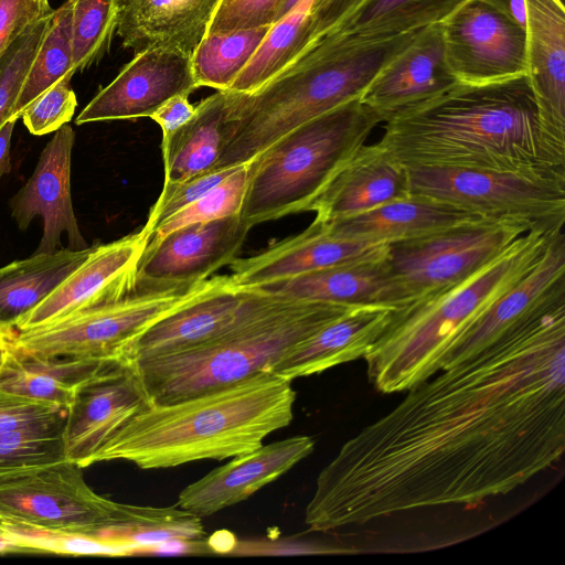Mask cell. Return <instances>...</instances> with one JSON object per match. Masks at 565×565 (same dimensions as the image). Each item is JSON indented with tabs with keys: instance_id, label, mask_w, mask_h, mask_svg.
<instances>
[{
	"instance_id": "e0dca14e",
	"label": "cell",
	"mask_w": 565,
	"mask_h": 565,
	"mask_svg": "<svg viewBox=\"0 0 565 565\" xmlns=\"http://www.w3.org/2000/svg\"><path fill=\"white\" fill-rule=\"evenodd\" d=\"M74 130L67 124L55 131L42 150L38 164L25 184L9 202L18 227L25 230L33 218L43 221L42 238L34 254L57 250L62 233L68 248L86 249L87 245L74 214L71 194V159Z\"/></svg>"
},
{
	"instance_id": "5b68a950",
	"label": "cell",
	"mask_w": 565,
	"mask_h": 565,
	"mask_svg": "<svg viewBox=\"0 0 565 565\" xmlns=\"http://www.w3.org/2000/svg\"><path fill=\"white\" fill-rule=\"evenodd\" d=\"M554 234L530 231L465 280L394 311L364 355L369 381L392 394L433 377L459 333L539 264Z\"/></svg>"
},
{
	"instance_id": "9c48e42d",
	"label": "cell",
	"mask_w": 565,
	"mask_h": 565,
	"mask_svg": "<svg viewBox=\"0 0 565 565\" xmlns=\"http://www.w3.org/2000/svg\"><path fill=\"white\" fill-rule=\"evenodd\" d=\"M530 228L512 220L476 217L388 243L386 260L406 306L456 285L508 249Z\"/></svg>"
},
{
	"instance_id": "7c38bea8",
	"label": "cell",
	"mask_w": 565,
	"mask_h": 565,
	"mask_svg": "<svg viewBox=\"0 0 565 565\" xmlns=\"http://www.w3.org/2000/svg\"><path fill=\"white\" fill-rule=\"evenodd\" d=\"M440 25L448 65L460 83L526 75L525 29L491 6L466 0Z\"/></svg>"
},
{
	"instance_id": "ffe728a7",
	"label": "cell",
	"mask_w": 565,
	"mask_h": 565,
	"mask_svg": "<svg viewBox=\"0 0 565 565\" xmlns=\"http://www.w3.org/2000/svg\"><path fill=\"white\" fill-rule=\"evenodd\" d=\"M388 243L344 238L334 235L320 221L301 233L277 242L260 253L236 258L231 280L239 287L255 288L309 271L383 255Z\"/></svg>"
},
{
	"instance_id": "c3c4849f",
	"label": "cell",
	"mask_w": 565,
	"mask_h": 565,
	"mask_svg": "<svg viewBox=\"0 0 565 565\" xmlns=\"http://www.w3.org/2000/svg\"><path fill=\"white\" fill-rule=\"evenodd\" d=\"M525 29V0H481Z\"/></svg>"
},
{
	"instance_id": "ab89813d",
	"label": "cell",
	"mask_w": 565,
	"mask_h": 565,
	"mask_svg": "<svg viewBox=\"0 0 565 565\" xmlns=\"http://www.w3.org/2000/svg\"><path fill=\"white\" fill-rule=\"evenodd\" d=\"M65 459L62 434L0 436V480Z\"/></svg>"
},
{
	"instance_id": "5bb4252c",
	"label": "cell",
	"mask_w": 565,
	"mask_h": 565,
	"mask_svg": "<svg viewBox=\"0 0 565 565\" xmlns=\"http://www.w3.org/2000/svg\"><path fill=\"white\" fill-rule=\"evenodd\" d=\"M248 226L239 214L180 227L147 244L136 268L139 289L191 285L231 264Z\"/></svg>"
},
{
	"instance_id": "f1b7e54d",
	"label": "cell",
	"mask_w": 565,
	"mask_h": 565,
	"mask_svg": "<svg viewBox=\"0 0 565 565\" xmlns=\"http://www.w3.org/2000/svg\"><path fill=\"white\" fill-rule=\"evenodd\" d=\"M92 536L128 554L168 544H186L196 552L210 547L201 518L175 504L159 508L117 502L111 521Z\"/></svg>"
},
{
	"instance_id": "603a6c76",
	"label": "cell",
	"mask_w": 565,
	"mask_h": 565,
	"mask_svg": "<svg viewBox=\"0 0 565 565\" xmlns=\"http://www.w3.org/2000/svg\"><path fill=\"white\" fill-rule=\"evenodd\" d=\"M408 195V168L377 143H364L340 164L309 211L316 213V221L330 222Z\"/></svg>"
},
{
	"instance_id": "4316f807",
	"label": "cell",
	"mask_w": 565,
	"mask_h": 565,
	"mask_svg": "<svg viewBox=\"0 0 565 565\" xmlns=\"http://www.w3.org/2000/svg\"><path fill=\"white\" fill-rule=\"evenodd\" d=\"M526 75L545 120L565 132V4L525 0Z\"/></svg>"
},
{
	"instance_id": "44dd1931",
	"label": "cell",
	"mask_w": 565,
	"mask_h": 565,
	"mask_svg": "<svg viewBox=\"0 0 565 565\" xmlns=\"http://www.w3.org/2000/svg\"><path fill=\"white\" fill-rule=\"evenodd\" d=\"M563 292L565 234L561 231L553 235L539 264L459 333L443 360L441 370L477 354Z\"/></svg>"
},
{
	"instance_id": "7dc6e473",
	"label": "cell",
	"mask_w": 565,
	"mask_h": 565,
	"mask_svg": "<svg viewBox=\"0 0 565 565\" xmlns=\"http://www.w3.org/2000/svg\"><path fill=\"white\" fill-rule=\"evenodd\" d=\"M189 95L180 94L166 102L150 118L161 128V142L168 140L179 128L186 124L195 111Z\"/></svg>"
},
{
	"instance_id": "ac0fdd59",
	"label": "cell",
	"mask_w": 565,
	"mask_h": 565,
	"mask_svg": "<svg viewBox=\"0 0 565 565\" xmlns=\"http://www.w3.org/2000/svg\"><path fill=\"white\" fill-rule=\"evenodd\" d=\"M310 436H292L233 457L186 486L175 505L200 518L237 504L312 454Z\"/></svg>"
},
{
	"instance_id": "bcb514c9",
	"label": "cell",
	"mask_w": 565,
	"mask_h": 565,
	"mask_svg": "<svg viewBox=\"0 0 565 565\" xmlns=\"http://www.w3.org/2000/svg\"><path fill=\"white\" fill-rule=\"evenodd\" d=\"M366 1L367 0H310L306 17L309 36L307 50L330 33Z\"/></svg>"
},
{
	"instance_id": "d6a6232c",
	"label": "cell",
	"mask_w": 565,
	"mask_h": 565,
	"mask_svg": "<svg viewBox=\"0 0 565 565\" xmlns=\"http://www.w3.org/2000/svg\"><path fill=\"white\" fill-rule=\"evenodd\" d=\"M310 0H301L271 24L257 51L234 79L228 92L249 94L285 70L308 47L307 11Z\"/></svg>"
},
{
	"instance_id": "52a82bcc",
	"label": "cell",
	"mask_w": 565,
	"mask_h": 565,
	"mask_svg": "<svg viewBox=\"0 0 565 565\" xmlns=\"http://www.w3.org/2000/svg\"><path fill=\"white\" fill-rule=\"evenodd\" d=\"M380 122L382 117L356 98L285 135L248 163L242 218L253 227L308 212L340 164Z\"/></svg>"
},
{
	"instance_id": "60d3db41",
	"label": "cell",
	"mask_w": 565,
	"mask_h": 565,
	"mask_svg": "<svg viewBox=\"0 0 565 565\" xmlns=\"http://www.w3.org/2000/svg\"><path fill=\"white\" fill-rule=\"evenodd\" d=\"M66 409L0 390V436L17 433L62 434Z\"/></svg>"
},
{
	"instance_id": "d6986e66",
	"label": "cell",
	"mask_w": 565,
	"mask_h": 565,
	"mask_svg": "<svg viewBox=\"0 0 565 565\" xmlns=\"http://www.w3.org/2000/svg\"><path fill=\"white\" fill-rule=\"evenodd\" d=\"M256 295L254 288L236 286L230 275L212 277L203 292L143 331L126 361L180 352L214 339L241 318Z\"/></svg>"
},
{
	"instance_id": "d4e9b609",
	"label": "cell",
	"mask_w": 565,
	"mask_h": 565,
	"mask_svg": "<svg viewBox=\"0 0 565 565\" xmlns=\"http://www.w3.org/2000/svg\"><path fill=\"white\" fill-rule=\"evenodd\" d=\"M221 0H118L116 33L136 54L170 47L192 55Z\"/></svg>"
},
{
	"instance_id": "9a60e30c",
	"label": "cell",
	"mask_w": 565,
	"mask_h": 565,
	"mask_svg": "<svg viewBox=\"0 0 565 565\" xmlns=\"http://www.w3.org/2000/svg\"><path fill=\"white\" fill-rule=\"evenodd\" d=\"M196 88L190 55L170 47H148L86 105L75 122L151 117L170 98L190 95Z\"/></svg>"
},
{
	"instance_id": "f907efd6",
	"label": "cell",
	"mask_w": 565,
	"mask_h": 565,
	"mask_svg": "<svg viewBox=\"0 0 565 565\" xmlns=\"http://www.w3.org/2000/svg\"><path fill=\"white\" fill-rule=\"evenodd\" d=\"M2 554H26L25 551L15 542L10 532L4 526V521L0 518V555Z\"/></svg>"
},
{
	"instance_id": "7a4b0ae2",
	"label": "cell",
	"mask_w": 565,
	"mask_h": 565,
	"mask_svg": "<svg viewBox=\"0 0 565 565\" xmlns=\"http://www.w3.org/2000/svg\"><path fill=\"white\" fill-rule=\"evenodd\" d=\"M376 143L407 168H463L565 181V132L543 117L527 75L459 83L392 116Z\"/></svg>"
},
{
	"instance_id": "6da1fadb",
	"label": "cell",
	"mask_w": 565,
	"mask_h": 565,
	"mask_svg": "<svg viewBox=\"0 0 565 565\" xmlns=\"http://www.w3.org/2000/svg\"><path fill=\"white\" fill-rule=\"evenodd\" d=\"M565 450V294L490 345L409 390L345 441L305 509L328 532L395 513L477 505Z\"/></svg>"
},
{
	"instance_id": "ee69618b",
	"label": "cell",
	"mask_w": 565,
	"mask_h": 565,
	"mask_svg": "<svg viewBox=\"0 0 565 565\" xmlns=\"http://www.w3.org/2000/svg\"><path fill=\"white\" fill-rule=\"evenodd\" d=\"M282 0H221L206 34L271 25Z\"/></svg>"
},
{
	"instance_id": "8fae6325",
	"label": "cell",
	"mask_w": 565,
	"mask_h": 565,
	"mask_svg": "<svg viewBox=\"0 0 565 565\" xmlns=\"http://www.w3.org/2000/svg\"><path fill=\"white\" fill-rule=\"evenodd\" d=\"M116 505L67 459L0 480V518L13 523L92 535L111 521Z\"/></svg>"
},
{
	"instance_id": "d590c367",
	"label": "cell",
	"mask_w": 565,
	"mask_h": 565,
	"mask_svg": "<svg viewBox=\"0 0 565 565\" xmlns=\"http://www.w3.org/2000/svg\"><path fill=\"white\" fill-rule=\"evenodd\" d=\"M74 71L97 63L108 51L118 22V0H71Z\"/></svg>"
},
{
	"instance_id": "4dcf8cb0",
	"label": "cell",
	"mask_w": 565,
	"mask_h": 565,
	"mask_svg": "<svg viewBox=\"0 0 565 565\" xmlns=\"http://www.w3.org/2000/svg\"><path fill=\"white\" fill-rule=\"evenodd\" d=\"M92 246L51 254H33L0 268V327L13 329L17 321L44 300L87 257Z\"/></svg>"
},
{
	"instance_id": "cb8c5ba5",
	"label": "cell",
	"mask_w": 565,
	"mask_h": 565,
	"mask_svg": "<svg viewBox=\"0 0 565 565\" xmlns=\"http://www.w3.org/2000/svg\"><path fill=\"white\" fill-rule=\"evenodd\" d=\"M386 253L265 284L255 289L295 300L351 307L383 306L399 310L406 303L391 274Z\"/></svg>"
},
{
	"instance_id": "277c9868",
	"label": "cell",
	"mask_w": 565,
	"mask_h": 565,
	"mask_svg": "<svg viewBox=\"0 0 565 565\" xmlns=\"http://www.w3.org/2000/svg\"><path fill=\"white\" fill-rule=\"evenodd\" d=\"M420 30L372 40L324 36L255 92L226 90V140L214 170L249 163L302 124L360 98Z\"/></svg>"
},
{
	"instance_id": "836d02e7",
	"label": "cell",
	"mask_w": 565,
	"mask_h": 565,
	"mask_svg": "<svg viewBox=\"0 0 565 565\" xmlns=\"http://www.w3.org/2000/svg\"><path fill=\"white\" fill-rule=\"evenodd\" d=\"M271 25L206 34L191 55L195 83L227 90Z\"/></svg>"
},
{
	"instance_id": "4fadbf2b",
	"label": "cell",
	"mask_w": 565,
	"mask_h": 565,
	"mask_svg": "<svg viewBox=\"0 0 565 565\" xmlns=\"http://www.w3.org/2000/svg\"><path fill=\"white\" fill-rule=\"evenodd\" d=\"M150 403L129 361H110L76 385L62 430L65 459L84 468L106 441Z\"/></svg>"
},
{
	"instance_id": "db71d44e",
	"label": "cell",
	"mask_w": 565,
	"mask_h": 565,
	"mask_svg": "<svg viewBox=\"0 0 565 565\" xmlns=\"http://www.w3.org/2000/svg\"><path fill=\"white\" fill-rule=\"evenodd\" d=\"M561 3L565 4V0H558Z\"/></svg>"
},
{
	"instance_id": "7402d4cb",
	"label": "cell",
	"mask_w": 565,
	"mask_h": 565,
	"mask_svg": "<svg viewBox=\"0 0 565 565\" xmlns=\"http://www.w3.org/2000/svg\"><path fill=\"white\" fill-rule=\"evenodd\" d=\"M460 82L445 53L440 23L423 28L373 78L361 102L383 122L392 116L428 102Z\"/></svg>"
},
{
	"instance_id": "484cf974",
	"label": "cell",
	"mask_w": 565,
	"mask_h": 565,
	"mask_svg": "<svg viewBox=\"0 0 565 565\" xmlns=\"http://www.w3.org/2000/svg\"><path fill=\"white\" fill-rule=\"evenodd\" d=\"M396 311L354 307L286 352L269 371L290 381L364 358Z\"/></svg>"
},
{
	"instance_id": "b9f144b4",
	"label": "cell",
	"mask_w": 565,
	"mask_h": 565,
	"mask_svg": "<svg viewBox=\"0 0 565 565\" xmlns=\"http://www.w3.org/2000/svg\"><path fill=\"white\" fill-rule=\"evenodd\" d=\"M237 167L211 170L181 181L163 182L161 193L151 206L148 220L142 227L149 241L164 221L200 199L233 173Z\"/></svg>"
},
{
	"instance_id": "74e56055",
	"label": "cell",
	"mask_w": 565,
	"mask_h": 565,
	"mask_svg": "<svg viewBox=\"0 0 565 565\" xmlns=\"http://www.w3.org/2000/svg\"><path fill=\"white\" fill-rule=\"evenodd\" d=\"M50 15L31 24L0 55V128L11 119Z\"/></svg>"
},
{
	"instance_id": "30bf717a",
	"label": "cell",
	"mask_w": 565,
	"mask_h": 565,
	"mask_svg": "<svg viewBox=\"0 0 565 565\" xmlns=\"http://www.w3.org/2000/svg\"><path fill=\"white\" fill-rule=\"evenodd\" d=\"M411 193L476 215L512 220L530 231H564L565 181L447 167L408 168Z\"/></svg>"
},
{
	"instance_id": "1f68e13d",
	"label": "cell",
	"mask_w": 565,
	"mask_h": 565,
	"mask_svg": "<svg viewBox=\"0 0 565 565\" xmlns=\"http://www.w3.org/2000/svg\"><path fill=\"white\" fill-rule=\"evenodd\" d=\"M466 0H367L326 36L392 38L443 22Z\"/></svg>"
},
{
	"instance_id": "f5cc1de1",
	"label": "cell",
	"mask_w": 565,
	"mask_h": 565,
	"mask_svg": "<svg viewBox=\"0 0 565 565\" xmlns=\"http://www.w3.org/2000/svg\"><path fill=\"white\" fill-rule=\"evenodd\" d=\"M301 0H282L281 1V4L278 9V12H277V17H276V21H278L279 19H281L282 17H285L290 10H292V8H295ZM274 22V23H275ZM273 23V24H274Z\"/></svg>"
},
{
	"instance_id": "7bdbcfd3",
	"label": "cell",
	"mask_w": 565,
	"mask_h": 565,
	"mask_svg": "<svg viewBox=\"0 0 565 565\" xmlns=\"http://www.w3.org/2000/svg\"><path fill=\"white\" fill-rule=\"evenodd\" d=\"M73 75L64 76L23 109L21 118L32 135L56 131L72 119L77 106L76 95L71 87Z\"/></svg>"
},
{
	"instance_id": "e575fe53",
	"label": "cell",
	"mask_w": 565,
	"mask_h": 565,
	"mask_svg": "<svg viewBox=\"0 0 565 565\" xmlns=\"http://www.w3.org/2000/svg\"><path fill=\"white\" fill-rule=\"evenodd\" d=\"M71 19V0H65L61 7L51 13L40 47L15 103L11 116L12 120L21 118L23 109L39 95L67 74L75 73L73 66Z\"/></svg>"
},
{
	"instance_id": "f35d334b",
	"label": "cell",
	"mask_w": 565,
	"mask_h": 565,
	"mask_svg": "<svg viewBox=\"0 0 565 565\" xmlns=\"http://www.w3.org/2000/svg\"><path fill=\"white\" fill-rule=\"evenodd\" d=\"M75 387L38 370L11 351L0 366V390L66 411L73 401Z\"/></svg>"
},
{
	"instance_id": "8d00e7d4",
	"label": "cell",
	"mask_w": 565,
	"mask_h": 565,
	"mask_svg": "<svg viewBox=\"0 0 565 565\" xmlns=\"http://www.w3.org/2000/svg\"><path fill=\"white\" fill-rule=\"evenodd\" d=\"M249 177V164H241L200 199L164 221L151 235L156 242L169 233L194 223L209 222L241 213Z\"/></svg>"
},
{
	"instance_id": "2e32d148",
	"label": "cell",
	"mask_w": 565,
	"mask_h": 565,
	"mask_svg": "<svg viewBox=\"0 0 565 565\" xmlns=\"http://www.w3.org/2000/svg\"><path fill=\"white\" fill-rule=\"evenodd\" d=\"M148 243L141 228L114 242L93 245L85 260L13 329L42 324L136 290L137 264Z\"/></svg>"
},
{
	"instance_id": "f6af8a7d",
	"label": "cell",
	"mask_w": 565,
	"mask_h": 565,
	"mask_svg": "<svg viewBox=\"0 0 565 565\" xmlns=\"http://www.w3.org/2000/svg\"><path fill=\"white\" fill-rule=\"evenodd\" d=\"M52 12L49 0H0V55L25 29Z\"/></svg>"
},
{
	"instance_id": "8992f818",
	"label": "cell",
	"mask_w": 565,
	"mask_h": 565,
	"mask_svg": "<svg viewBox=\"0 0 565 565\" xmlns=\"http://www.w3.org/2000/svg\"><path fill=\"white\" fill-rule=\"evenodd\" d=\"M256 290L241 318L214 339L184 351L129 361L150 403L180 401L269 371L291 348L354 308Z\"/></svg>"
},
{
	"instance_id": "83f0119b",
	"label": "cell",
	"mask_w": 565,
	"mask_h": 565,
	"mask_svg": "<svg viewBox=\"0 0 565 565\" xmlns=\"http://www.w3.org/2000/svg\"><path fill=\"white\" fill-rule=\"evenodd\" d=\"M482 217L447 202L412 194L354 216L323 222L344 238L394 242Z\"/></svg>"
},
{
	"instance_id": "816d5d0a",
	"label": "cell",
	"mask_w": 565,
	"mask_h": 565,
	"mask_svg": "<svg viewBox=\"0 0 565 565\" xmlns=\"http://www.w3.org/2000/svg\"><path fill=\"white\" fill-rule=\"evenodd\" d=\"M13 329L0 327V366L10 351V338Z\"/></svg>"
},
{
	"instance_id": "681fc988",
	"label": "cell",
	"mask_w": 565,
	"mask_h": 565,
	"mask_svg": "<svg viewBox=\"0 0 565 565\" xmlns=\"http://www.w3.org/2000/svg\"><path fill=\"white\" fill-rule=\"evenodd\" d=\"M17 120H8L0 128V178L11 170L10 145Z\"/></svg>"
},
{
	"instance_id": "ba28073f",
	"label": "cell",
	"mask_w": 565,
	"mask_h": 565,
	"mask_svg": "<svg viewBox=\"0 0 565 565\" xmlns=\"http://www.w3.org/2000/svg\"><path fill=\"white\" fill-rule=\"evenodd\" d=\"M212 278L139 289L31 328L14 330L10 351L18 358H77L126 361L132 343L162 317L194 299Z\"/></svg>"
},
{
	"instance_id": "3957f363",
	"label": "cell",
	"mask_w": 565,
	"mask_h": 565,
	"mask_svg": "<svg viewBox=\"0 0 565 565\" xmlns=\"http://www.w3.org/2000/svg\"><path fill=\"white\" fill-rule=\"evenodd\" d=\"M295 402L291 381L264 371L180 401L149 403L106 441L93 463L125 460L148 470L233 458L287 427Z\"/></svg>"
},
{
	"instance_id": "f546056e",
	"label": "cell",
	"mask_w": 565,
	"mask_h": 565,
	"mask_svg": "<svg viewBox=\"0 0 565 565\" xmlns=\"http://www.w3.org/2000/svg\"><path fill=\"white\" fill-rule=\"evenodd\" d=\"M226 90L202 99L191 119L161 142L164 182H174L214 170L228 122Z\"/></svg>"
}]
</instances>
